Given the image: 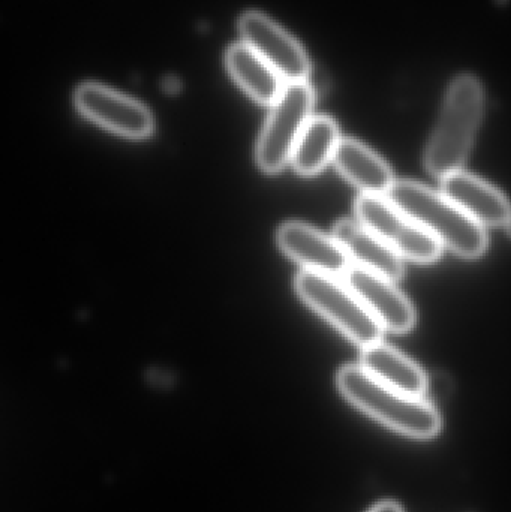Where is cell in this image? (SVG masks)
Instances as JSON below:
<instances>
[{
    "label": "cell",
    "mask_w": 511,
    "mask_h": 512,
    "mask_svg": "<svg viewBox=\"0 0 511 512\" xmlns=\"http://www.w3.org/2000/svg\"><path fill=\"white\" fill-rule=\"evenodd\" d=\"M485 111V90L479 78L461 74L449 84L440 116L425 150V167L444 177L462 170L470 155Z\"/></svg>",
    "instance_id": "1"
},
{
    "label": "cell",
    "mask_w": 511,
    "mask_h": 512,
    "mask_svg": "<svg viewBox=\"0 0 511 512\" xmlns=\"http://www.w3.org/2000/svg\"><path fill=\"white\" fill-rule=\"evenodd\" d=\"M336 381L348 402L395 432L416 439H431L441 432L443 421L431 402L383 384L360 364L342 367Z\"/></svg>",
    "instance_id": "2"
},
{
    "label": "cell",
    "mask_w": 511,
    "mask_h": 512,
    "mask_svg": "<svg viewBox=\"0 0 511 512\" xmlns=\"http://www.w3.org/2000/svg\"><path fill=\"white\" fill-rule=\"evenodd\" d=\"M387 198L459 256L477 258L488 248L485 227L443 192L414 180H395Z\"/></svg>",
    "instance_id": "3"
},
{
    "label": "cell",
    "mask_w": 511,
    "mask_h": 512,
    "mask_svg": "<svg viewBox=\"0 0 511 512\" xmlns=\"http://www.w3.org/2000/svg\"><path fill=\"white\" fill-rule=\"evenodd\" d=\"M296 289L308 306L362 348L380 342L383 337V325L345 280L303 270L296 277Z\"/></svg>",
    "instance_id": "4"
},
{
    "label": "cell",
    "mask_w": 511,
    "mask_h": 512,
    "mask_svg": "<svg viewBox=\"0 0 511 512\" xmlns=\"http://www.w3.org/2000/svg\"><path fill=\"white\" fill-rule=\"evenodd\" d=\"M314 102V89L308 81L285 84L258 140L257 164L261 170L275 174L291 161L294 147L312 119Z\"/></svg>",
    "instance_id": "5"
},
{
    "label": "cell",
    "mask_w": 511,
    "mask_h": 512,
    "mask_svg": "<svg viewBox=\"0 0 511 512\" xmlns=\"http://www.w3.org/2000/svg\"><path fill=\"white\" fill-rule=\"evenodd\" d=\"M356 215L359 222L402 258L419 262L440 258L443 245L384 195H360L356 201Z\"/></svg>",
    "instance_id": "6"
},
{
    "label": "cell",
    "mask_w": 511,
    "mask_h": 512,
    "mask_svg": "<svg viewBox=\"0 0 511 512\" xmlns=\"http://www.w3.org/2000/svg\"><path fill=\"white\" fill-rule=\"evenodd\" d=\"M74 99L83 116L114 134L143 140L153 132L152 113L140 102L110 87L81 84Z\"/></svg>",
    "instance_id": "7"
},
{
    "label": "cell",
    "mask_w": 511,
    "mask_h": 512,
    "mask_svg": "<svg viewBox=\"0 0 511 512\" xmlns=\"http://www.w3.org/2000/svg\"><path fill=\"white\" fill-rule=\"evenodd\" d=\"M243 42L260 54L285 83L308 81L311 62L302 45L260 12H246L239 21Z\"/></svg>",
    "instance_id": "8"
},
{
    "label": "cell",
    "mask_w": 511,
    "mask_h": 512,
    "mask_svg": "<svg viewBox=\"0 0 511 512\" xmlns=\"http://www.w3.org/2000/svg\"><path fill=\"white\" fill-rule=\"evenodd\" d=\"M344 280L383 328L404 333L416 324V309L410 298L396 288L395 280L356 264L348 268Z\"/></svg>",
    "instance_id": "9"
},
{
    "label": "cell",
    "mask_w": 511,
    "mask_h": 512,
    "mask_svg": "<svg viewBox=\"0 0 511 512\" xmlns=\"http://www.w3.org/2000/svg\"><path fill=\"white\" fill-rule=\"evenodd\" d=\"M278 245L305 270L339 277L351 267L350 256L335 237L326 236L302 222L282 225L278 231Z\"/></svg>",
    "instance_id": "10"
},
{
    "label": "cell",
    "mask_w": 511,
    "mask_h": 512,
    "mask_svg": "<svg viewBox=\"0 0 511 512\" xmlns=\"http://www.w3.org/2000/svg\"><path fill=\"white\" fill-rule=\"evenodd\" d=\"M441 192L485 225H509L511 203L500 189L464 170L441 177Z\"/></svg>",
    "instance_id": "11"
},
{
    "label": "cell",
    "mask_w": 511,
    "mask_h": 512,
    "mask_svg": "<svg viewBox=\"0 0 511 512\" xmlns=\"http://www.w3.org/2000/svg\"><path fill=\"white\" fill-rule=\"evenodd\" d=\"M333 237L341 243L351 261L356 262L359 267L383 274L392 280L404 276V258L396 254L362 222L342 219L333 228Z\"/></svg>",
    "instance_id": "12"
},
{
    "label": "cell",
    "mask_w": 511,
    "mask_h": 512,
    "mask_svg": "<svg viewBox=\"0 0 511 512\" xmlns=\"http://www.w3.org/2000/svg\"><path fill=\"white\" fill-rule=\"evenodd\" d=\"M360 366L378 381L410 396L422 397L428 390L425 370L404 352L381 340L363 348Z\"/></svg>",
    "instance_id": "13"
},
{
    "label": "cell",
    "mask_w": 511,
    "mask_h": 512,
    "mask_svg": "<svg viewBox=\"0 0 511 512\" xmlns=\"http://www.w3.org/2000/svg\"><path fill=\"white\" fill-rule=\"evenodd\" d=\"M333 162L342 176L362 189L363 194H389L395 183L390 165L371 147L354 138H341Z\"/></svg>",
    "instance_id": "14"
},
{
    "label": "cell",
    "mask_w": 511,
    "mask_h": 512,
    "mask_svg": "<svg viewBox=\"0 0 511 512\" xmlns=\"http://www.w3.org/2000/svg\"><path fill=\"white\" fill-rule=\"evenodd\" d=\"M227 68L236 83L255 101L275 104L285 87L281 75L245 42L227 51Z\"/></svg>",
    "instance_id": "15"
},
{
    "label": "cell",
    "mask_w": 511,
    "mask_h": 512,
    "mask_svg": "<svg viewBox=\"0 0 511 512\" xmlns=\"http://www.w3.org/2000/svg\"><path fill=\"white\" fill-rule=\"evenodd\" d=\"M339 141L341 137L335 120L326 116L312 117L291 155L294 170L303 176L320 173L335 158Z\"/></svg>",
    "instance_id": "16"
},
{
    "label": "cell",
    "mask_w": 511,
    "mask_h": 512,
    "mask_svg": "<svg viewBox=\"0 0 511 512\" xmlns=\"http://www.w3.org/2000/svg\"><path fill=\"white\" fill-rule=\"evenodd\" d=\"M369 512H402V508L395 502H383V504L377 505Z\"/></svg>",
    "instance_id": "17"
}]
</instances>
